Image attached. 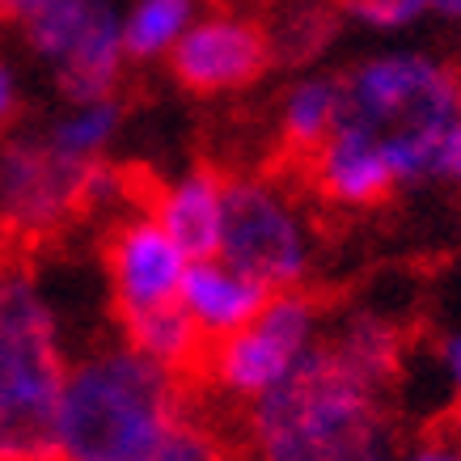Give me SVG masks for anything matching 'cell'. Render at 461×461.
Masks as SVG:
<instances>
[{
  "label": "cell",
  "mask_w": 461,
  "mask_h": 461,
  "mask_svg": "<svg viewBox=\"0 0 461 461\" xmlns=\"http://www.w3.org/2000/svg\"><path fill=\"white\" fill-rule=\"evenodd\" d=\"M381 373L343 343L305 348L267 393L254 398L250 440L276 461L381 457L385 420L377 406Z\"/></svg>",
  "instance_id": "cell-1"
},
{
  "label": "cell",
  "mask_w": 461,
  "mask_h": 461,
  "mask_svg": "<svg viewBox=\"0 0 461 461\" xmlns=\"http://www.w3.org/2000/svg\"><path fill=\"white\" fill-rule=\"evenodd\" d=\"M182 423L166 364L131 343L68 368L56 415V453L72 461H157Z\"/></svg>",
  "instance_id": "cell-2"
},
{
  "label": "cell",
  "mask_w": 461,
  "mask_h": 461,
  "mask_svg": "<svg viewBox=\"0 0 461 461\" xmlns=\"http://www.w3.org/2000/svg\"><path fill=\"white\" fill-rule=\"evenodd\" d=\"M68 364L56 318L26 276H0V457L56 453V415Z\"/></svg>",
  "instance_id": "cell-3"
},
{
  "label": "cell",
  "mask_w": 461,
  "mask_h": 461,
  "mask_svg": "<svg viewBox=\"0 0 461 461\" xmlns=\"http://www.w3.org/2000/svg\"><path fill=\"white\" fill-rule=\"evenodd\" d=\"M343 114L373 131L448 127L461 114V81L428 56H381L343 81Z\"/></svg>",
  "instance_id": "cell-4"
},
{
  "label": "cell",
  "mask_w": 461,
  "mask_h": 461,
  "mask_svg": "<svg viewBox=\"0 0 461 461\" xmlns=\"http://www.w3.org/2000/svg\"><path fill=\"white\" fill-rule=\"evenodd\" d=\"M224 263L241 267L267 288H296L305 280L309 241L305 229L280 191L267 182H229L221 212V250Z\"/></svg>",
  "instance_id": "cell-5"
},
{
  "label": "cell",
  "mask_w": 461,
  "mask_h": 461,
  "mask_svg": "<svg viewBox=\"0 0 461 461\" xmlns=\"http://www.w3.org/2000/svg\"><path fill=\"white\" fill-rule=\"evenodd\" d=\"M313 335V305L293 288H276L246 326L216 339L212 373L229 393L258 398L296 364Z\"/></svg>",
  "instance_id": "cell-6"
},
{
  "label": "cell",
  "mask_w": 461,
  "mask_h": 461,
  "mask_svg": "<svg viewBox=\"0 0 461 461\" xmlns=\"http://www.w3.org/2000/svg\"><path fill=\"white\" fill-rule=\"evenodd\" d=\"M169 56H174V77L191 94H224L263 77L271 64V39L238 17H208L182 30Z\"/></svg>",
  "instance_id": "cell-7"
},
{
  "label": "cell",
  "mask_w": 461,
  "mask_h": 461,
  "mask_svg": "<svg viewBox=\"0 0 461 461\" xmlns=\"http://www.w3.org/2000/svg\"><path fill=\"white\" fill-rule=\"evenodd\" d=\"M77 178H81V166L59 161L47 144H5V153H0L5 221L26 229V233L56 229L77 203Z\"/></svg>",
  "instance_id": "cell-8"
},
{
  "label": "cell",
  "mask_w": 461,
  "mask_h": 461,
  "mask_svg": "<svg viewBox=\"0 0 461 461\" xmlns=\"http://www.w3.org/2000/svg\"><path fill=\"white\" fill-rule=\"evenodd\" d=\"M186 263L191 258L161 229V221H127L123 229H114L111 246H106V267H111L119 309H149L161 301H178Z\"/></svg>",
  "instance_id": "cell-9"
},
{
  "label": "cell",
  "mask_w": 461,
  "mask_h": 461,
  "mask_svg": "<svg viewBox=\"0 0 461 461\" xmlns=\"http://www.w3.org/2000/svg\"><path fill=\"white\" fill-rule=\"evenodd\" d=\"M313 153H318L321 195L335 199V203L373 208L398 186L390 174V161H385V149H381V131H373L368 123L351 119V114H343L330 127V136Z\"/></svg>",
  "instance_id": "cell-10"
},
{
  "label": "cell",
  "mask_w": 461,
  "mask_h": 461,
  "mask_svg": "<svg viewBox=\"0 0 461 461\" xmlns=\"http://www.w3.org/2000/svg\"><path fill=\"white\" fill-rule=\"evenodd\" d=\"M276 288H267L263 280L246 276L241 267L224 263L221 254L212 258H191L186 276H182L178 301L182 309L195 318L199 335L203 339H221L229 330H238L267 305V296Z\"/></svg>",
  "instance_id": "cell-11"
},
{
  "label": "cell",
  "mask_w": 461,
  "mask_h": 461,
  "mask_svg": "<svg viewBox=\"0 0 461 461\" xmlns=\"http://www.w3.org/2000/svg\"><path fill=\"white\" fill-rule=\"evenodd\" d=\"M224 182L212 169H195L157 199V221L182 246L186 258H212L221 250Z\"/></svg>",
  "instance_id": "cell-12"
},
{
  "label": "cell",
  "mask_w": 461,
  "mask_h": 461,
  "mask_svg": "<svg viewBox=\"0 0 461 461\" xmlns=\"http://www.w3.org/2000/svg\"><path fill=\"white\" fill-rule=\"evenodd\" d=\"M111 0H0V17L26 30L30 47L42 59L68 56V47L81 39V30L106 9Z\"/></svg>",
  "instance_id": "cell-13"
},
{
  "label": "cell",
  "mask_w": 461,
  "mask_h": 461,
  "mask_svg": "<svg viewBox=\"0 0 461 461\" xmlns=\"http://www.w3.org/2000/svg\"><path fill=\"white\" fill-rule=\"evenodd\" d=\"M123 330L127 343L144 351L149 360L174 368H191L199 356V326L195 318L182 309V301H161L149 309H123Z\"/></svg>",
  "instance_id": "cell-14"
},
{
  "label": "cell",
  "mask_w": 461,
  "mask_h": 461,
  "mask_svg": "<svg viewBox=\"0 0 461 461\" xmlns=\"http://www.w3.org/2000/svg\"><path fill=\"white\" fill-rule=\"evenodd\" d=\"M339 119H343V81L335 77L301 81L284 102V136L301 153H313Z\"/></svg>",
  "instance_id": "cell-15"
},
{
  "label": "cell",
  "mask_w": 461,
  "mask_h": 461,
  "mask_svg": "<svg viewBox=\"0 0 461 461\" xmlns=\"http://www.w3.org/2000/svg\"><path fill=\"white\" fill-rule=\"evenodd\" d=\"M195 5L191 0H140L131 14L119 22L123 26V56L131 59H157L182 39L191 26Z\"/></svg>",
  "instance_id": "cell-16"
},
{
  "label": "cell",
  "mask_w": 461,
  "mask_h": 461,
  "mask_svg": "<svg viewBox=\"0 0 461 461\" xmlns=\"http://www.w3.org/2000/svg\"><path fill=\"white\" fill-rule=\"evenodd\" d=\"M119 106L111 98H98V102H85L81 111L64 119V123L47 136V149L59 157V161H68V166H85V161H94V157L111 144V136L119 131Z\"/></svg>",
  "instance_id": "cell-17"
},
{
  "label": "cell",
  "mask_w": 461,
  "mask_h": 461,
  "mask_svg": "<svg viewBox=\"0 0 461 461\" xmlns=\"http://www.w3.org/2000/svg\"><path fill=\"white\" fill-rule=\"evenodd\" d=\"M440 136L445 127H393L381 131V149L390 161L393 182H423L440 166Z\"/></svg>",
  "instance_id": "cell-18"
},
{
  "label": "cell",
  "mask_w": 461,
  "mask_h": 461,
  "mask_svg": "<svg viewBox=\"0 0 461 461\" xmlns=\"http://www.w3.org/2000/svg\"><path fill=\"white\" fill-rule=\"evenodd\" d=\"M348 14L377 30H402L428 14V0H348Z\"/></svg>",
  "instance_id": "cell-19"
},
{
  "label": "cell",
  "mask_w": 461,
  "mask_h": 461,
  "mask_svg": "<svg viewBox=\"0 0 461 461\" xmlns=\"http://www.w3.org/2000/svg\"><path fill=\"white\" fill-rule=\"evenodd\" d=\"M203 457H216V445L199 428H191L186 420L166 436V445L157 453V461H203Z\"/></svg>",
  "instance_id": "cell-20"
},
{
  "label": "cell",
  "mask_w": 461,
  "mask_h": 461,
  "mask_svg": "<svg viewBox=\"0 0 461 461\" xmlns=\"http://www.w3.org/2000/svg\"><path fill=\"white\" fill-rule=\"evenodd\" d=\"M436 174H445V178H453L461 186V114L440 136V166H436Z\"/></svg>",
  "instance_id": "cell-21"
},
{
  "label": "cell",
  "mask_w": 461,
  "mask_h": 461,
  "mask_svg": "<svg viewBox=\"0 0 461 461\" xmlns=\"http://www.w3.org/2000/svg\"><path fill=\"white\" fill-rule=\"evenodd\" d=\"M17 111V81H14V72L0 64V123H9Z\"/></svg>",
  "instance_id": "cell-22"
},
{
  "label": "cell",
  "mask_w": 461,
  "mask_h": 461,
  "mask_svg": "<svg viewBox=\"0 0 461 461\" xmlns=\"http://www.w3.org/2000/svg\"><path fill=\"white\" fill-rule=\"evenodd\" d=\"M445 368H448V381H453L461 393V335H453L445 343Z\"/></svg>",
  "instance_id": "cell-23"
},
{
  "label": "cell",
  "mask_w": 461,
  "mask_h": 461,
  "mask_svg": "<svg viewBox=\"0 0 461 461\" xmlns=\"http://www.w3.org/2000/svg\"><path fill=\"white\" fill-rule=\"evenodd\" d=\"M428 9H432V14H440V17H453V22H457V17H461V0H428Z\"/></svg>",
  "instance_id": "cell-24"
}]
</instances>
